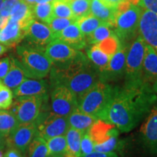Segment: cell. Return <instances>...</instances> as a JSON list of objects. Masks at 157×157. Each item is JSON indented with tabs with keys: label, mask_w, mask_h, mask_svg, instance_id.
Segmentation results:
<instances>
[{
	"label": "cell",
	"mask_w": 157,
	"mask_h": 157,
	"mask_svg": "<svg viewBox=\"0 0 157 157\" xmlns=\"http://www.w3.org/2000/svg\"><path fill=\"white\" fill-rule=\"evenodd\" d=\"M6 146V137L0 132V148H5Z\"/></svg>",
	"instance_id": "46"
},
{
	"label": "cell",
	"mask_w": 157,
	"mask_h": 157,
	"mask_svg": "<svg viewBox=\"0 0 157 157\" xmlns=\"http://www.w3.org/2000/svg\"><path fill=\"white\" fill-rule=\"evenodd\" d=\"M116 7L104 3L102 0H91L90 13L113 28L117 15Z\"/></svg>",
	"instance_id": "21"
},
{
	"label": "cell",
	"mask_w": 157,
	"mask_h": 157,
	"mask_svg": "<svg viewBox=\"0 0 157 157\" xmlns=\"http://www.w3.org/2000/svg\"><path fill=\"white\" fill-rule=\"evenodd\" d=\"M53 0H37V3H45V2H50ZM36 3V4H37Z\"/></svg>",
	"instance_id": "52"
},
{
	"label": "cell",
	"mask_w": 157,
	"mask_h": 157,
	"mask_svg": "<svg viewBox=\"0 0 157 157\" xmlns=\"http://www.w3.org/2000/svg\"><path fill=\"white\" fill-rule=\"evenodd\" d=\"M52 5L53 17L66 18L74 17L69 3L66 0H53L52 1Z\"/></svg>",
	"instance_id": "35"
},
{
	"label": "cell",
	"mask_w": 157,
	"mask_h": 157,
	"mask_svg": "<svg viewBox=\"0 0 157 157\" xmlns=\"http://www.w3.org/2000/svg\"><path fill=\"white\" fill-rule=\"evenodd\" d=\"M9 18H6V17H4L0 15V31L2 29L5 25L7 24V21H8Z\"/></svg>",
	"instance_id": "47"
},
{
	"label": "cell",
	"mask_w": 157,
	"mask_h": 157,
	"mask_svg": "<svg viewBox=\"0 0 157 157\" xmlns=\"http://www.w3.org/2000/svg\"><path fill=\"white\" fill-rule=\"evenodd\" d=\"M20 0H5L0 8V15L6 18H10L11 12Z\"/></svg>",
	"instance_id": "39"
},
{
	"label": "cell",
	"mask_w": 157,
	"mask_h": 157,
	"mask_svg": "<svg viewBox=\"0 0 157 157\" xmlns=\"http://www.w3.org/2000/svg\"><path fill=\"white\" fill-rule=\"evenodd\" d=\"M140 15V6L132 5L127 11L117 15L113 31L121 44L128 45L129 41L135 39L139 35Z\"/></svg>",
	"instance_id": "5"
},
{
	"label": "cell",
	"mask_w": 157,
	"mask_h": 157,
	"mask_svg": "<svg viewBox=\"0 0 157 157\" xmlns=\"http://www.w3.org/2000/svg\"><path fill=\"white\" fill-rule=\"evenodd\" d=\"M127 1H128L132 5H138L140 2V0H127Z\"/></svg>",
	"instance_id": "50"
},
{
	"label": "cell",
	"mask_w": 157,
	"mask_h": 157,
	"mask_svg": "<svg viewBox=\"0 0 157 157\" xmlns=\"http://www.w3.org/2000/svg\"><path fill=\"white\" fill-rule=\"evenodd\" d=\"M116 87L109 82L100 80L97 83L77 98V108L82 112L98 117L111 101Z\"/></svg>",
	"instance_id": "4"
},
{
	"label": "cell",
	"mask_w": 157,
	"mask_h": 157,
	"mask_svg": "<svg viewBox=\"0 0 157 157\" xmlns=\"http://www.w3.org/2000/svg\"><path fill=\"white\" fill-rule=\"evenodd\" d=\"M82 132L69 127L66 134V151L65 157H81V138Z\"/></svg>",
	"instance_id": "25"
},
{
	"label": "cell",
	"mask_w": 157,
	"mask_h": 157,
	"mask_svg": "<svg viewBox=\"0 0 157 157\" xmlns=\"http://www.w3.org/2000/svg\"><path fill=\"white\" fill-rule=\"evenodd\" d=\"M54 34L46 23L33 19L25 30L24 44L44 52L49 43L54 40Z\"/></svg>",
	"instance_id": "11"
},
{
	"label": "cell",
	"mask_w": 157,
	"mask_h": 157,
	"mask_svg": "<svg viewBox=\"0 0 157 157\" xmlns=\"http://www.w3.org/2000/svg\"><path fill=\"white\" fill-rule=\"evenodd\" d=\"M76 22L77 23L78 26L79 27L82 33L85 37L90 35L91 33H93L100 25L105 24V23L102 22L101 20L92 15L91 13L78 19Z\"/></svg>",
	"instance_id": "28"
},
{
	"label": "cell",
	"mask_w": 157,
	"mask_h": 157,
	"mask_svg": "<svg viewBox=\"0 0 157 157\" xmlns=\"http://www.w3.org/2000/svg\"><path fill=\"white\" fill-rule=\"evenodd\" d=\"M129 45L121 44L120 48L110 58L108 66L99 71L101 81L105 82H114L124 77L126 58Z\"/></svg>",
	"instance_id": "12"
},
{
	"label": "cell",
	"mask_w": 157,
	"mask_h": 157,
	"mask_svg": "<svg viewBox=\"0 0 157 157\" xmlns=\"http://www.w3.org/2000/svg\"><path fill=\"white\" fill-rule=\"evenodd\" d=\"M48 89L49 84L46 80L27 78L13 90V97L16 98L21 96H46Z\"/></svg>",
	"instance_id": "17"
},
{
	"label": "cell",
	"mask_w": 157,
	"mask_h": 157,
	"mask_svg": "<svg viewBox=\"0 0 157 157\" xmlns=\"http://www.w3.org/2000/svg\"><path fill=\"white\" fill-rule=\"evenodd\" d=\"M139 34L157 52V14L141 7Z\"/></svg>",
	"instance_id": "16"
},
{
	"label": "cell",
	"mask_w": 157,
	"mask_h": 157,
	"mask_svg": "<svg viewBox=\"0 0 157 157\" xmlns=\"http://www.w3.org/2000/svg\"><path fill=\"white\" fill-rule=\"evenodd\" d=\"M73 16L76 21L90 14L91 0H71L68 2Z\"/></svg>",
	"instance_id": "34"
},
{
	"label": "cell",
	"mask_w": 157,
	"mask_h": 157,
	"mask_svg": "<svg viewBox=\"0 0 157 157\" xmlns=\"http://www.w3.org/2000/svg\"><path fill=\"white\" fill-rule=\"evenodd\" d=\"M104 3L107 4L110 6H112V7H117V5L121 2H122L123 0H102Z\"/></svg>",
	"instance_id": "45"
},
{
	"label": "cell",
	"mask_w": 157,
	"mask_h": 157,
	"mask_svg": "<svg viewBox=\"0 0 157 157\" xmlns=\"http://www.w3.org/2000/svg\"><path fill=\"white\" fill-rule=\"evenodd\" d=\"M131 5H131L128 1H127V0H123L122 2H119L117 5V7H116V8H117V14L119 15L120 14V13H122L124 12L127 11V10L130 8Z\"/></svg>",
	"instance_id": "43"
},
{
	"label": "cell",
	"mask_w": 157,
	"mask_h": 157,
	"mask_svg": "<svg viewBox=\"0 0 157 157\" xmlns=\"http://www.w3.org/2000/svg\"><path fill=\"white\" fill-rule=\"evenodd\" d=\"M25 36V29L18 22L10 19L0 31V44L9 48L17 46Z\"/></svg>",
	"instance_id": "19"
},
{
	"label": "cell",
	"mask_w": 157,
	"mask_h": 157,
	"mask_svg": "<svg viewBox=\"0 0 157 157\" xmlns=\"http://www.w3.org/2000/svg\"><path fill=\"white\" fill-rule=\"evenodd\" d=\"M152 88L153 90H154V93H156V95H157V79L154 82V84H152Z\"/></svg>",
	"instance_id": "51"
},
{
	"label": "cell",
	"mask_w": 157,
	"mask_h": 157,
	"mask_svg": "<svg viewBox=\"0 0 157 157\" xmlns=\"http://www.w3.org/2000/svg\"><path fill=\"white\" fill-rule=\"evenodd\" d=\"M94 151V143L89 131L83 132L81 138V157L91 154Z\"/></svg>",
	"instance_id": "38"
},
{
	"label": "cell",
	"mask_w": 157,
	"mask_h": 157,
	"mask_svg": "<svg viewBox=\"0 0 157 157\" xmlns=\"http://www.w3.org/2000/svg\"><path fill=\"white\" fill-rule=\"evenodd\" d=\"M34 121L36 124L37 136L45 140L51 137L65 135L69 128L68 117L58 115L52 111H42V109Z\"/></svg>",
	"instance_id": "9"
},
{
	"label": "cell",
	"mask_w": 157,
	"mask_h": 157,
	"mask_svg": "<svg viewBox=\"0 0 157 157\" xmlns=\"http://www.w3.org/2000/svg\"><path fill=\"white\" fill-rule=\"evenodd\" d=\"M48 157H65L64 156H57V155H49Z\"/></svg>",
	"instance_id": "54"
},
{
	"label": "cell",
	"mask_w": 157,
	"mask_h": 157,
	"mask_svg": "<svg viewBox=\"0 0 157 157\" xmlns=\"http://www.w3.org/2000/svg\"><path fill=\"white\" fill-rule=\"evenodd\" d=\"M10 65L9 71L5 77L2 80V82L10 89L15 90L25 79H26L27 76L17 58L11 56H10Z\"/></svg>",
	"instance_id": "22"
},
{
	"label": "cell",
	"mask_w": 157,
	"mask_h": 157,
	"mask_svg": "<svg viewBox=\"0 0 157 157\" xmlns=\"http://www.w3.org/2000/svg\"><path fill=\"white\" fill-rule=\"evenodd\" d=\"M13 93L0 81V109H9L13 101Z\"/></svg>",
	"instance_id": "37"
},
{
	"label": "cell",
	"mask_w": 157,
	"mask_h": 157,
	"mask_svg": "<svg viewBox=\"0 0 157 157\" xmlns=\"http://www.w3.org/2000/svg\"><path fill=\"white\" fill-rule=\"evenodd\" d=\"M47 101L48 95L21 96L15 98L9 109L20 124L31 123L36 120Z\"/></svg>",
	"instance_id": "8"
},
{
	"label": "cell",
	"mask_w": 157,
	"mask_h": 157,
	"mask_svg": "<svg viewBox=\"0 0 157 157\" xmlns=\"http://www.w3.org/2000/svg\"><path fill=\"white\" fill-rule=\"evenodd\" d=\"M25 2H27L29 5L34 6L37 3V0H24Z\"/></svg>",
	"instance_id": "49"
},
{
	"label": "cell",
	"mask_w": 157,
	"mask_h": 157,
	"mask_svg": "<svg viewBox=\"0 0 157 157\" xmlns=\"http://www.w3.org/2000/svg\"><path fill=\"white\" fill-rule=\"evenodd\" d=\"M112 27L108 24H103L98 27L93 33L86 36V42L89 44H97L114 33L111 30Z\"/></svg>",
	"instance_id": "32"
},
{
	"label": "cell",
	"mask_w": 157,
	"mask_h": 157,
	"mask_svg": "<svg viewBox=\"0 0 157 157\" xmlns=\"http://www.w3.org/2000/svg\"><path fill=\"white\" fill-rule=\"evenodd\" d=\"M50 74V87L62 84L71 90L77 98L100 81L98 69L81 51L66 63L52 65Z\"/></svg>",
	"instance_id": "2"
},
{
	"label": "cell",
	"mask_w": 157,
	"mask_h": 157,
	"mask_svg": "<svg viewBox=\"0 0 157 157\" xmlns=\"http://www.w3.org/2000/svg\"><path fill=\"white\" fill-rule=\"evenodd\" d=\"M121 42L118 36L113 33L111 36L97 44V46L101 50L107 54L110 58L117 52L121 47Z\"/></svg>",
	"instance_id": "33"
},
{
	"label": "cell",
	"mask_w": 157,
	"mask_h": 157,
	"mask_svg": "<svg viewBox=\"0 0 157 157\" xmlns=\"http://www.w3.org/2000/svg\"><path fill=\"white\" fill-rule=\"evenodd\" d=\"M10 19L18 22L25 30L29 23L34 19L33 6L29 5L24 0H20L12 10Z\"/></svg>",
	"instance_id": "24"
},
{
	"label": "cell",
	"mask_w": 157,
	"mask_h": 157,
	"mask_svg": "<svg viewBox=\"0 0 157 157\" xmlns=\"http://www.w3.org/2000/svg\"><path fill=\"white\" fill-rule=\"evenodd\" d=\"M142 79L151 85L157 79V52L147 43L143 62Z\"/></svg>",
	"instance_id": "20"
},
{
	"label": "cell",
	"mask_w": 157,
	"mask_h": 157,
	"mask_svg": "<svg viewBox=\"0 0 157 157\" xmlns=\"http://www.w3.org/2000/svg\"><path fill=\"white\" fill-rule=\"evenodd\" d=\"M3 157H25V154H22L17 151V149L13 148H8L3 155Z\"/></svg>",
	"instance_id": "44"
},
{
	"label": "cell",
	"mask_w": 157,
	"mask_h": 157,
	"mask_svg": "<svg viewBox=\"0 0 157 157\" xmlns=\"http://www.w3.org/2000/svg\"><path fill=\"white\" fill-rule=\"evenodd\" d=\"M119 130L114 125L98 119L89 129L94 143V150L98 152H112L118 148Z\"/></svg>",
	"instance_id": "7"
},
{
	"label": "cell",
	"mask_w": 157,
	"mask_h": 157,
	"mask_svg": "<svg viewBox=\"0 0 157 157\" xmlns=\"http://www.w3.org/2000/svg\"><path fill=\"white\" fill-rule=\"evenodd\" d=\"M80 50H76L59 39H54L47 45L44 53L52 65H60L71 61L76 57Z\"/></svg>",
	"instance_id": "15"
},
{
	"label": "cell",
	"mask_w": 157,
	"mask_h": 157,
	"mask_svg": "<svg viewBox=\"0 0 157 157\" xmlns=\"http://www.w3.org/2000/svg\"><path fill=\"white\" fill-rule=\"evenodd\" d=\"M98 119L94 116L82 112L76 108L68 116L69 127L80 131L82 133L87 132Z\"/></svg>",
	"instance_id": "23"
},
{
	"label": "cell",
	"mask_w": 157,
	"mask_h": 157,
	"mask_svg": "<svg viewBox=\"0 0 157 157\" xmlns=\"http://www.w3.org/2000/svg\"><path fill=\"white\" fill-rule=\"evenodd\" d=\"M46 143L48 148L49 155L65 156L67 146L66 135L51 137L46 140Z\"/></svg>",
	"instance_id": "31"
},
{
	"label": "cell",
	"mask_w": 157,
	"mask_h": 157,
	"mask_svg": "<svg viewBox=\"0 0 157 157\" xmlns=\"http://www.w3.org/2000/svg\"><path fill=\"white\" fill-rule=\"evenodd\" d=\"M87 57L90 61L97 68L98 73L100 71L106 67L111 58L98 48L97 44H93L87 49Z\"/></svg>",
	"instance_id": "26"
},
{
	"label": "cell",
	"mask_w": 157,
	"mask_h": 157,
	"mask_svg": "<svg viewBox=\"0 0 157 157\" xmlns=\"http://www.w3.org/2000/svg\"><path fill=\"white\" fill-rule=\"evenodd\" d=\"M37 135V128L35 121L27 124H20L19 126L6 137L7 148L17 149L25 154L31 141Z\"/></svg>",
	"instance_id": "13"
},
{
	"label": "cell",
	"mask_w": 157,
	"mask_h": 157,
	"mask_svg": "<svg viewBox=\"0 0 157 157\" xmlns=\"http://www.w3.org/2000/svg\"><path fill=\"white\" fill-rule=\"evenodd\" d=\"M54 39H59L75 49L81 50L87 46L84 35L82 34L76 22L72 23L60 32L54 35Z\"/></svg>",
	"instance_id": "18"
},
{
	"label": "cell",
	"mask_w": 157,
	"mask_h": 157,
	"mask_svg": "<svg viewBox=\"0 0 157 157\" xmlns=\"http://www.w3.org/2000/svg\"><path fill=\"white\" fill-rule=\"evenodd\" d=\"M146 42L140 34L129 47L125 66V81L124 84H136L142 79L143 62Z\"/></svg>",
	"instance_id": "6"
},
{
	"label": "cell",
	"mask_w": 157,
	"mask_h": 157,
	"mask_svg": "<svg viewBox=\"0 0 157 157\" xmlns=\"http://www.w3.org/2000/svg\"><path fill=\"white\" fill-rule=\"evenodd\" d=\"M33 15L41 22L48 23L53 17L52 2L45 3H37L33 6Z\"/></svg>",
	"instance_id": "30"
},
{
	"label": "cell",
	"mask_w": 157,
	"mask_h": 157,
	"mask_svg": "<svg viewBox=\"0 0 157 157\" xmlns=\"http://www.w3.org/2000/svg\"><path fill=\"white\" fill-rule=\"evenodd\" d=\"M9 50L8 47L5 46V45L0 44V56H2L4 53H5L7 50Z\"/></svg>",
	"instance_id": "48"
},
{
	"label": "cell",
	"mask_w": 157,
	"mask_h": 157,
	"mask_svg": "<svg viewBox=\"0 0 157 157\" xmlns=\"http://www.w3.org/2000/svg\"><path fill=\"white\" fill-rule=\"evenodd\" d=\"M4 1H5V0H0V8H1V6L2 5Z\"/></svg>",
	"instance_id": "55"
},
{
	"label": "cell",
	"mask_w": 157,
	"mask_h": 157,
	"mask_svg": "<svg viewBox=\"0 0 157 157\" xmlns=\"http://www.w3.org/2000/svg\"><path fill=\"white\" fill-rule=\"evenodd\" d=\"M76 20L74 17L71 18H66V17H53L52 20L49 22L48 24L50 29L53 32L54 35L66 29L68 25L75 23Z\"/></svg>",
	"instance_id": "36"
},
{
	"label": "cell",
	"mask_w": 157,
	"mask_h": 157,
	"mask_svg": "<svg viewBox=\"0 0 157 157\" xmlns=\"http://www.w3.org/2000/svg\"><path fill=\"white\" fill-rule=\"evenodd\" d=\"M140 137L147 151L157 154V102L144 119L140 127Z\"/></svg>",
	"instance_id": "14"
},
{
	"label": "cell",
	"mask_w": 157,
	"mask_h": 157,
	"mask_svg": "<svg viewBox=\"0 0 157 157\" xmlns=\"http://www.w3.org/2000/svg\"><path fill=\"white\" fill-rule=\"evenodd\" d=\"M16 53L27 78L42 79L50 74L52 63L44 51L23 43L17 45Z\"/></svg>",
	"instance_id": "3"
},
{
	"label": "cell",
	"mask_w": 157,
	"mask_h": 157,
	"mask_svg": "<svg viewBox=\"0 0 157 157\" xmlns=\"http://www.w3.org/2000/svg\"><path fill=\"white\" fill-rule=\"evenodd\" d=\"M3 150H4V149L0 148V157H3V155H4Z\"/></svg>",
	"instance_id": "53"
},
{
	"label": "cell",
	"mask_w": 157,
	"mask_h": 157,
	"mask_svg": "<svg viewBox=\"0 0 157 157\" xmlns=\"http://www.w3.org/2000/svg\"><path fill=\"white\" fill-rule=\"evenodd\" d=\"M51 111L58 115L68 117L77 108V97L66 86L58 84L51 87Z\"/></svg>",
	"instance_id": "10"
},
{
	"label": "cell",
	"mask_w": 157,
	"mask_h": 157,
	"mask_svg": "<svg viewBox=\"0 0 157 157\" xmlns=\"http://www.w3.org/2000/svg\"><path fill=\"white\" fill-rule=\"evenodd\" d=\"M157 102L152 85L142 82L116 87L111 101L98 119L114 125L120 132H127L144 120Z\"/></svg>",
	"instance_id": "1"
},
{
	"label": "cell",
	"mask_w": 157,
	"mask_h": 157,
	"mask_svg": "<svg viewBox=\"0 0 157 157\" xmlns=\"http://www.w3.org/2000/svg\"><path fill=\"white\" fill-rule=\"evenodd\" d=\"M27 152L28 157H48L49 151L46 140L36 135L29 146Z\"/></svg>",
	"instance_id": "29"
},
{
	"label": "cell",
	"mask_w": 157,
	"mask_h": 157,
	"mask_svg": "<svg viewBox=\"0 0 157 157\" xmlns=\"http://www.w3.org/2000/svg\"><path fill=\"white\" fill-rule=\"evenodd\" d=\"M138 5L157 14V0H140Z\"/></svg>",
	"instance_id": "41"
},
{
	"label": "cell",
	"mask_w": 157,
	"mask_h": 157,
	"mask_svg": "<svg viewBox=\"0 0 157 157\" xmlns=\"http://www.w3.org/2000/svg\"><path fill=\"white\" fill-rule=\"evenodd\" d=\"M15 115L7 109H0V132L7 137L19 126Z\"/></svg>",
	"instance_id": "27"
},
{
	"label": "cell",
	"mask_w": 157,
	"mask_h": 157,
	"mask_svg": "<svg viewBox=\"0 0 157 157\" xmlns=\"http://www.w3.org/2000/svg\"><path fill=\"white\" fill-rule=\"evenodd\" d=\"M82 157H119L118 155L116 154L114 151L112 152H98L94 151L93 152H92L91 154L85 155V156H83Z\"/></svg>",
	"instance_id": "42"
},
{
	"label": "cell",
	"mask_w": 157,
	"mask_h": 157,
	"mask_svg": "<svg viewBox=\"0 0 157 157\" xmlns=\"http://www.w3.org/2000/svg\"><path fill=\"white\" fill-rule=\"evenodd\" d=\"M10 65V57H5L0 59V81L3 79L7 75Z\"/></svg>",
	"instance_id": "40"
}]
</instances>
